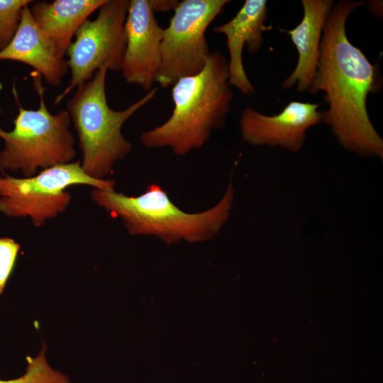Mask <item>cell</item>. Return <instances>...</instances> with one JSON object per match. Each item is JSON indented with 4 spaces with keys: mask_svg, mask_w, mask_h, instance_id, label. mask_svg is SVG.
Segmentation results:
<instances>
[{
    "mask_svg": "<svg viewBox=\"0 0 383 383\" xmlns=\"http://www.w3.org/2000/svg\"><path fill=\"white\" fill-rule=\"evenodd\" d=\"M364 1L341 0L333 5L325 22L318 62L308 91H323L328 104L321 122L331 126L339 143L362 156H383V140L370 120L366 101L380 89L378 66L348 40L345 23Z\"/></svg>",
    "mask_w": 383,
    "mask_h": 383,
    "instance_id": "cell-1",
    "label": "cell"
},
{
    "mask_svg": "<svg viewBox=\"0 0 383 383\" xmlns=\"http://www.w3.org/2000/svg\"><path fill=\"white\" fill-rule=\"evenodd\" d=\"M228 77L227 60L220 52H211L199 73L181 78L172 86L171 116L161 126L143 132V145L169 148L180 156L201 148L212 131L226 122L233 96Z\"/></svg>",
    "mask_w": 383,
    "mask_h": 383,
    "instance_id": "cell-2",
    "label": "cell"
},
{
    "mask_svg": "<svg viewBox=\"0 0 383 383\" xmlns=\"http://www.w3.org/2000/svg\"><path fill=\"white\" fill-rule=\"evenodd\" d=\"M231 182L222 199L213 207L187 213L175 206L159 185L151 184L137 196L116 192L114 188H94L91 199L110 214L118 217L130 235H152L167 244L186 240H208L228 221L233 200Z\"/></svg>",
    "mask_w": 383,
    "mask_h": 383,
    "instance_id": "cell-3",
    "label": "cell"
},
{
    "mask_svg": "<svg viewBox=\"0 0 383 383\" xmlns=\"http://www.w3.org/2000/svg\"><path fill=\"white\" fill-rule=\"evenodd\" d=\"M108 70V65H104L90 80L76 87L66 109L77 133L82 167L88 176L100 180L132 150L131 143L121 132L123 123L151 101L157 91L152 88L127 109L115 111L106 99Z\"/></svg>",
    "mask_w": 383,
    "mask_h": 383,
    "instance_id": "cell-4",
    "label": "cell"
},
{
    "mask_svg": "<svg viewBox=\"0 0 383 383\" xmlns=\"http://www.w3.org/2000/svg\"><path fill=\"white\" fill-rule=\"evenodd\" d=\"M40 96L38 109H26L18 104L14 127L6 131L0 127L5 142L0 151V169L21 170L26 178L43 170L71 162L75 157V139L70 131L71 118L66 109L52 114L45 103L40 74H32Z\"/></svg>",
    "mask_w": 383,
    "mask_h": 383,
    "instance_id": "cell-5",
    "label": "cell"
},
{
    "mask_svg": "<svg viewBox=\"0 0 383 383\" xmlns=\"http://www.w3.org/2000/svg\"><path fill=\"white\" fill-rule=\"evenodd\" d=\"M84 184L114 188L112 179H96L83 170L80 161L57 165L28 178L0 177V212L7 216H29L36 226L65 211L71 201L66 189Z\"/></svg>",
    "mask_w": 383,
    "mask_h": 383,
    "instance_id": "cell-6",
    "label": "cell"
},
{
    "mask_svg": "<svg viewBox=\"0 0 383 383\" xmlns=\"http://www.w3.org/2000/svg\"><path fill=\"white\" fill-rule=\"evenodd\" d=\"M228 0H184L163 30L161 60L155 82L172 87L179 79L199 73L211 51L206 30Z\"/></svg>",
    "mask_w": 383,
    "mask_h": 383,
    "instance_id": "cell-7",
    "label": "cell"
},
{
    "mask_svg": "<svg viewBox=\"0 0 383 383\" xmlns=\"http://www.w3.org/2000/svg\"><path fill=\"white\" fill-rule=\"evenodd\" d=\"M128 0H106L94 20H85L77 30L75 40L67 50L71 72L69 85L59 94L60 103L74 88L90 80L105 65L112 72H121L126 49L125 21Z\"/></svg>",
    "mask_w": 383,
    "mask_h": 383,
    "instance_id": "cell-8",
    "label": "cell"
},
{
    "mask_svg": "<svg viewBox=\"0 0 383 383\" xmlns=\"http://www.w3.org/2000/svg\"><path fill=\"white\" fill-rule=\"evenodd\" d=\"M150 0H131L125 21L126 49L121 75L146 92L152 89L161 60L163 30L155 17Z\"/></svg>",
    "mask_w": 383,
    "mask_h": 383,
    "instance_id": "cell-9",
    "label": "cell"
},
{
    "mask_svg": "<svg viewBox=\"0 0 383 383\" xmlns=\"http://www.w3.org/2000/svg\"><path fill=\"white\" fill-rule=\"evenodd\" d=\"M319 106L318 104L292 101L279 114L271 116L248 106L240 118L242 136L253 145H277L298 152L306 131L321 122Z\"/></svg>",
    "mask_w": 383,
    "mask_h": 383,
    "instance_id": "cell-10",
    "label": "cell"
},
{
    "mask_svg": "<svg viewBox=\"0 0 383 383\" xmlns=\"http://www.w3.org/2000/svg\"><path fill=\"white\" fill-rule=\"evenodd\" d=\"M267 9L265 0H246L237 14L229 21L213 28V32L226 37L229 53L228 84L243 94L252 96L255 89L243 63V50L257 52L263 43L262 33L272 28L265 26Z\"/></svg>",
    "mask_w": 383,
    "mask_h": 383,
    "instance_id": "cell-11",
    "label": "cell"
},
{
    "mask_svg": "<svg viewBox=\"0 0 383 383\" xmlns=\"http://www.w3.org/2000/svg\"><path fill=\"white\" fill-rule=\"evenodd\" d=\"M28 5L23 9L14 36L0 50V60L25 63L43 76L46 83L59 87L69 70L67 61L58 56L51 41L33 20Z\"/></svg>",
    "mask_w": 383,
    "mask_h": 383,
    "instance_id": "cell-12",
    "label": "cell"
},
{
    "mask_svg": "<svg viewBox=\"0 0 383 383\" xmlns=\"http://www.w3.org/2000/svg\"><path fill=\"white\" fill-rule=\"evenodd\" d=\"M304 16L293 29L283 31L290 35L299 57L294 72L282 82V88L290 89L296 84V90H309L314 77L320 53L323 28L333 5L331 0H301Z\"/></svg>",
    "mask_w": 383,
    "mask_h": 383,
    "instance_id": "cell-13",
    "label": "cell"
},
{
    "mask_svg": "<svg viewBox=\"0 0 383 383\" xmlns=\"http://www.w3.org/2000/svg\"><path fill=\"white\" fill-rule=\"evenodd\" d=\"M106 0H55L34 1L32 17L63 58L81 24Z\"/></svg>",
    "mask_w": 383,
    "mask_h": 383,
    "instance_id": "cell-14",
    "label": "cell"
},
{
    "mask_svg": "<svg viewBox=\"0 0 383 383\" xmlns=\"http://www.w3.org/2000/svg\"><path fill=\"white\" fill-rule=\"evenodd\" d=\"M46 345L35 357H27L26 373L21 377L9 379H0V383H71L68 377L59 371L53 370L48 363L45 353Z\"/></svg>",
    "mask_w": 383,
    "mask_h": 383,
    "instance_id": "cell-15",
    "label": "cell"
},
{
    "mask_svg": "<svg viewBox=\"0 0 383 383\" xmlns=\"http://www.w3.org/2000/svg\"><path fill=\"white\" fill-rule=\"evenodd\" d=\"M30 0H0V50L14 36L20 23L22 11Z\"/></svg>",
    "mask_w": 383,
    "mask_h": 383,
    "instance_id": "cell-16",
    "label": "cell"
},
{
    "mask_svg": "<svg viewBox=\"0 0 383 383\" xmlns=\"http://www.w3.org/2000/svg\"><path fill=\"white\" fill-rule=\"evenodd\" d=\"M20 245L9 238H0V294L13 270Z\"/></svg>",
    "mask_w": 383,
    "mask_h": 383,
    "instance_id": "cell-17",
    "label": "cell"
},
{
    "mask_svg": "<svg viewBox=\"0 0 383 383\" xmlns=\"http://www.w3.org/2000/svg\"><path fill=\"white\" fill-rule=\"evenodd\" d=\"M152 11H174L179 4L177 0H150Z\"/></svg>",
    "mask_w": 383,
    "mask_h": 383,
    "instance_id": "cell-18",
    "label": "cell"
},
{
    "mask_svg": "<svg viewBox=\"0 0 383 383\" xmlns=\"http://www.w3.org/2000/svg\"><path fill=\"white\" fill-rule=\"evenodd\" d=\"M382 1L380 2L379 1H370L368 2L369 9L375 15L379 14V16H380L379 14L382 13Z\"/></svg>",
    "mask_w": 383,
    "mask_h": 383,
    "instance_id": "cell-19",
    "label": "cell"
}]
</instances>
